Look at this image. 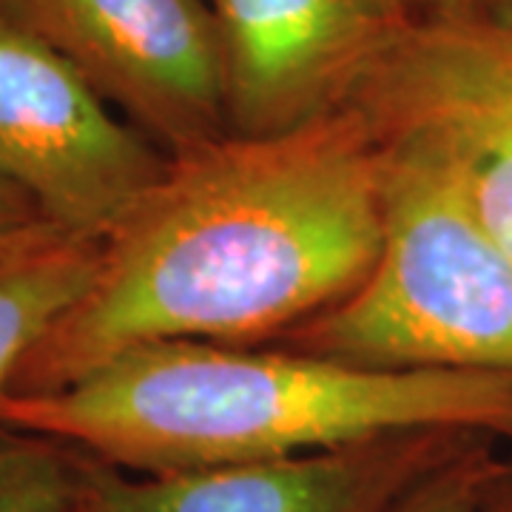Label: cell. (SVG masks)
I'll return each instance as SVG.
<instances>
[{
  "instance_id": "obj_1",
  "label": "cell",
  "mask_w": 512,
  "mask_h": 512,
  "mask_svg": "<svg viewBox=\"0 0 512 512\" xmlns=\"http://www.w3.org/2000/svg\"><path fill=\"white\" fill-rule=\"evenodd\" d=\"M384 183L387 151L356 103L168 157L9 393L69 387L148 342L274 345L365 282L382 248Z\"/></svg>"
},
{
  "instance_id": "obj_2",
  "label": "cell",
  "mask_w": 512,
  "mask_h": 512,
  "mask_svg": "<svg viewBox=\"0 0 512 512\" xmlns=\"http://www.w3.org/2000/svg\"><path fill=\"white\" fill-rule=\"evenodd\" d=\"M0 427L137 476L293 456L407 430L512 444V376L370 370L276 345L148 342L49 393H3Z\"/></svg>"
},
{
  "instance_id": "obj_3",
  "label": "cell",
  "mask_w": 512,
  "mask_h": 512,
  "mask_svg": "<svg viewBox=\"0 0 512 512\" xmlns=\"http://www.w3.org/2000/svg\"><path fill=\"white\" fill-rule=\"evenodd\" d=\"M384 151V234L370 274L274 345L370 370L512 376V254L424 154Z\"/></svg>"
},
{
  "instance_id": "obj_4",
  "label": "cell",
  "mask_w": 512,
  "mask_h": 512,
  "mask_svg": "<svg viewBox=\"0 0 512 512\" xmlns=\"http://www.w3.org/2000/svg\"><path fill=\"white\" fill-rule=\"evenodd\" d=\"M168 154L0 6V177L63 237L103 239L163 180Z\"/></svg>"
},
{
  "instance_id": "obj_5",
  "label": "cell",
  "mask_w": 512,
  "mask_h": 512,
  "mask_svg": "<svg viewBox=\"0 0 512 512\" xmlns=\"http://www.w3.org/2000/svg\"><path fill=\"white\" fill-rule=\"evenodd\" d=\"M384 143L416 148L512 254V35L481 15L416 20L353 97Z\"/></svg>"
},
{
  "instance_id": "obj_6",
  "label": "cell",
  "mask_w": 512,
  "mask_h": 512,
  "mask_svg": "<svg viewBox=\"0 0 512 512\" xmlns=\"http://www.w3.org/2000/svg\"><path fill=\"white\" fill-rule=\"evenodd\" d=\"M168 157L228 134L208 0H0Z\"/></svg>"
},
{
  "instance_id": "obj_7",
  "label": "cell",
  "mask_w": 512,
  "mask_h": 512,
  "mask_svg": "<svg viewBox=\"0 0 512 512\" xmlns=\"http://www.w3.org/2000/svg\"><path fill=\"white\" fill-rule=\"evenodd\" d=\"M487 439L493 436L407 430L165 476H137L77 453L83 498L92 512H387Z\"/></svg>"
},
{
  "instance_id": "obj_8",
  "label": "cell",
  "mask_w": 512,
  "mask_h": 512,
  "mask_svg": "<svg viewBox=\"0 0 512 512\" xmlns=\"http://www.w3.org/2000/svg\"><path fill=\"white\" fill-rule=\"evenodd\" d=\"M228 134L271 137L345 109L413 23L384 0H211Z\"/></svg>"
},
{
  "instance_id": "obj_9",
  "label": "cell",
  "mask_w": 512,
  "mask_h": 512,
  "mask_svg": "<svg viewBox=\"0 0 512 512\" xmlns=\"http://www.w3.org/2000/svg\"><path fill=\"white\" fill-rule=\"evenodd\" d=\"M100 239L57 237L0 259V396L63 313L92 288Z\"/></svg>"
},
{
  "instance_id": "obj_10",
  "label": "cell",
  "mask_w": 512,
  "mask_h": 512,
  "mask_svg": "<svg viewBox=\"0 0 512 512\" xmlns=\"http://www.w3.org/2000/svg\"><path fill=\"white\" fill-rule=\"evenodd\" d=\"M0 430V512L80 510V453L49 436Z\"/></svg>"
},
{
  "instance_id": "obj_11",
  "label": "cell",
  "mask_w": 512,
  "mask_h": 512,
  "mask_svg": "<svg viewBox=\"0 0 512 512\" xmlns=\"http://www.w3.org/2000/svg\"><path fill=\"white\" fill-rule=\"evenodd\" d=\"M504 464L507 456H498V441H481L387 512H484Z\"/></svg>"
},
{
  "instance_id": "obj_12",
  "label": "cell",
  "mask_w": 512,
  "mask_h": 512,
  "mask_svg": "<svg viewBox=\"0 0 512 512\" xmlns=\"http://www.w3.org/2000/svg\"><path fill=\"white\" fill-rule=\"evenodd\" d=\"M63 237L20 188L0 177V259Z\"/></svg>"
},
{
  "instance_id": "obj_13",
  "label": "cell",
  "mask_w": 512,
  "mask_h": 512,
  "mask_svg": "<svg viewBox=\"0 0 512 512\" xmlns=\"http://www.w3.org/2000/svg\"><path fill=\"white\" fill-rule=\"evenodd\" d=\"M407 20H439V18H461V15H476L481 0H384Z\"/></svg>"
},
{
  "instance_id": "obj_14",
  "label": "cell",
  "mask_w": 512,
  "mask_h": 512,
  "mask_svg": "<svg viewBox=\"0 0 512 512\" xmlns=\"http://www.w3.org/2000/svg\"><path fill=\"white\" fill-rule=\"evenodd\" d=\"M487 512H512V458L507 456V464L501 470V476L495 481L490 501H487Z\"/></svg>"
},
{
  "instance_id": "obj_15",
  "label": "cell",
  "mask_w": 512,
  "mask_h": 512,
  "mask_svg": "<svg viewBox=\"0 0 512 512\" xmlns=\"http://www.w3.org/2000/svg\"><path fill=\"white\" fill-rule=\"evenodd\" d=\"M476 15L512 35V0H481Z\"/></svg>"
},
{
  "instance_id": "obj_16",
  "label": "cell",
  "mask_w": 512,
  "mask_h": 512,
  "mask_svg": "<svg viewBox=\"0 0 512 512\" xmlns=\"http://www.w3.org/2000/svg\"><path fill=\"white\" fill-rule=\"evenodd\" d=\"M77 512H92L89 507H86V498H83V504H80V510H77Z\"/></svg>"
},
{
  "instance_id": "obj_17",
  "label": "cell",
  "mask_w": 512,
  "mask_h": 512,
  "mask_svg": "<svg viewBox=\"0 0 512 512\" xmlns=\"http://www.w3.org/2000/svg\"><path fill=\"white\" fill-rule=\"evenodd\" d=\"M510 458H512V444H510Z\"/></svg>"
},
{
  "instance_id": "obj_18",
  "label": "cell",
  "mask_w": 512,
  "mask_h": 512,
  "mask_svg": "<svg viewBox=\"0 0 512 512\" xmlns=\"http://www.w3.org/2000/svg\"><path fill=\"white\" fill-rule=\"evenodd\" d=\"M484 512H487V510H484Z\"/></svg>"
}]
</instances>
